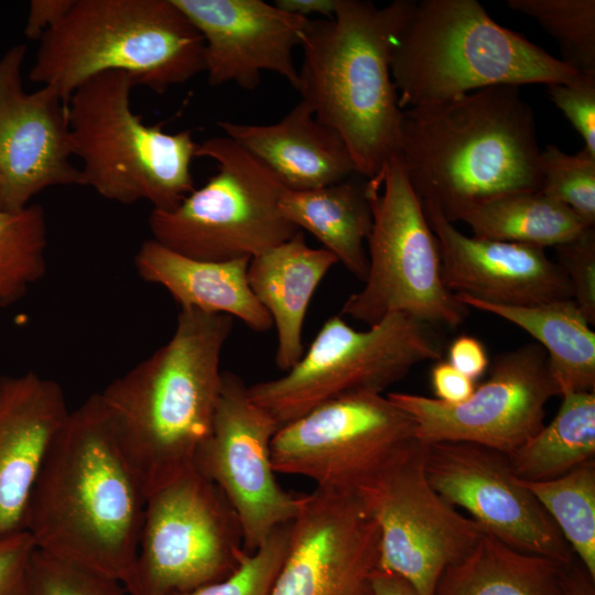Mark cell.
<instances>
[{
  "mask_svg": "<svg viewBox=\"0 0 595 595\" xmlns=\"http://www.w3.org/2000/svg\"><path fill=\"white\" fill-rule=\"evenodd\" d=\"M278 422L253 402L242 379L221 374V388L209 434L194 467L213 482L235 510L247 552L258 549L279 526L298 513L300 495L284 490L275 479L271 441Z\"/></svg>",
  "mask_w": 595,
  "mask_h": 595,
  "instance_id": "9a60e30c",
  "label": "cell"
},
{
  "mask_svg": "<svg viewBox=\"0 0 595 595\" xmlns=\"http://www.w3.org/2000/svg\"><path fill=\"white\" fill-rule=\"evenodd\" d=\"M422 204L437 240L442 279L454 294L508 306L572 299L566 277L543 248L469 237L435 204Z\"/></svg>",
  "mask_w": 595,
  "mask_h": 595,
  "instance_id": "ffe728a7",
  "label": "cell"
},
{
  "mask_svg": "<svg viewBox=\"0 0 595 595\" xmlns=\"http://www.w3.org/2000/svg\"><path fill=\"white\" fill-rule=\"evenodd\" d=\"M458 220L475 237L543 249L564 244L588 227L567 206L540 191L490 198L464 210Z\"/></svg>",
  "mask_w": 595,
  "mask_h": 595,
  "instance_id": "83f0119b",
  "label": "cell"
},
{
  "mask_svg": "<svg viewBox=\"0 0 595 595\" xmlns=\"http://www.w3.org/2000/svg\"><path fill=\"white\" fill-rule=\"evenodd\" d=\"M232 322L227 314L181 309L171 338L98 392L145 497L194 466L212 428Z\"/></svg>",
  "mask_w": 595,
  "mask_h": 595,
  "instance_id": "7a4b0ae2",
  "label": "cell"
},
{
  "mask_svg": "<svg viewBox=\"0 0 595 595\" xmlns=\"http://www.w3.org/2000/svg\"><path fill=\"white\" fill-rule=\"evenodd\" d=\"M0 209H3V207H2V181H1V177H0Z\"/></svg>",
  "mask_w": 595,
  "mask_h": 595,
  "instance_id": "f6af8a7d",
  "label": "cell"
},
{
  "mask_svg": "<svg viewBox=\"0 0 595 595\" xmlns=\"http://www.w3.org/2000/svg\"><path fill=\"white\" fill-rule=\"evenodd\" d=\"M414 437L415 422L387 396L349 394L280 426L271 441V462L275 473L355 491Z\"/></svg>",
  "mask_w": 595,
  "mask_h": 595,
  "instance_id": "4fadbf2b",
  "label": "cell"
},
{
  "mask_svg": "<svg viewBox=\"0 0 595 595\" xmlns=\"http://www.w3.org/2000/svg\"><path fill=\"white\" fill-rule=\"evenodd\" d=\"M540 192L573 210L588 227L595 225V154L585 148L567 154L550 144L540 153Z\"/></svg>",
  "mask_w": 595,
  "mask_h": 595,
  "instance_id": "d6a6232c",
  "label": "cell"
},
{
  "mask_svg": "<svg viewBox=\"0 0 595 595\" xmlns=\"http://www.w3.org/2000/svg\"><path fill=\"white\" fill-rule=\"evenodd\" d=\"M436 328L405 313L389 314L366 331L332 316L284 376L249 386L248 394L279 426L336 398L382 394L415 365L441 360Z\"/></svg>",
  "mask_w": 595,
  "mask_h": 595,
  "instance_id": "30bf717a",
  "label": "cell"
},
{
  "mask_svg": "<svg viewBox=\"0 0 595 595\" xmlns=\"http://www.w3.org/2000/svg\"><path fill=\"white\" fill-rule=\"evenodd\" d=\"M435 399L446 403H461L474 392L475 381L455 369L447 361L439 360L431 371Z\"/></svg>",
  "mask_w": 595,
  "mask_h": 595,
  "instance_id": "ab89813d",
  "label": "cell"
},
{
  "mask_svg": "<svg viewBox=\"0 0 595 595\" xmlns=\"http://www.w3.org/2000/svg\"><path fill=\"white\" fill-rule=\"evenodd\" d=\"M245 551L235 510L193 466L147 497L129 595H169L223 580Z\"/></svg>",
  "mask_w": 595,
  "mask_h": 595,
  "instance_id": "8fae6325",
  "label": "cell"
},
{
  "mask_svg": "<svg viewBox=\"0 0 595 595\" xmlns=\"http://www.w3.org/2000/svg\"><path fill=\"white\" fill-rule=\"evenodd\" d=\"M250 259L202 261L148 239L136 252L134 266L144 281L163 286L181 309L227 314L263 333L273 322L249 285Z\"/></svg>",
  "mask_w": 595,
  "mask_h": 595,
  "instance_id": "603a6c76",
  "label": "cell"
},
{
  "mask_svg": "<svg viewBox=\"0 0 595 595\" xmlns=\"http://www.w3.org/2000/svg\"><path fill=\"white\" fill-rule=\"evenodd\" d=\"M547 91L578 132L584 148L595 154V74H577L567 83L549 84Z\"/></svg>",
  "mask_w": 595,
  "mask_h": 595,
  "instance_id": "8d00e7d4",
  "label": "cell"
},
{
  "mask_svg": "<svg viewBox=\"0 0 595 595\" xmlns=\"http://www.w3.org/2000/svg\"><path fill=\"white\" fill-rule=\"evenodd\" d=\"M35 550L26 532L0 539V595H28L30 563Z\"/></svg>",
  "mask_w": 595,
  "mask_h": 595,
  "instance_id": "74e56055",
  "label": "cell"
},
{
  "mask_svg": "<svg viewBox=\"0 0 595 595\" xmlns=\"http://www.w3.org/2000/svg\"><path fill=\"white\" fill-rule=\"evenodd\" d=\"M556 263L570 284L572 300L589 324H595V230L586 227L555 247Z\"/></svg>",
  "mask_w": 595,
  "mask_h": 595,
  "instance_id": "d590c367",
  "label": "cell"
},
{
  "mask_svg": "<svg viewBox=\"0 0 595 595\" xmlns=\"http://www.w3.org/2000/svg\"><path fill=\"white\" fill-rule=\"evenodd\" d=\"M560 45V58L577 74H595V0H508Z\"/></svg>",
  "mask_w": 595,
  "mask_h": 595,
  "instance_id": "1f68e13d",
  "label": "cell"
},
{
  "mask_svg": "<svg viewBox=\"0 0 595 595\" xmlns=\"http://www.w3.org/2000/svg\"><path fill=\"white\" fill-rule=\"evenodd\" d=\"M559 394L545 350L531 343L498 355L488 378L461 403L407 392L387 397L413 419L422 443L466 442L510 454L541 430L545 405Z\"/></svg>",
  "mask_w": 595,
  "mask_h": 595,
  "instance_id": "5bb4252c",
  "label": "cell"
},
{
  "mask_svg": "<svg viewBox=\"0 0 595 595\" xmlns=\"http://www.w3.org/2000/svg\"><path fill=\"white\" fill-rule=\"evenodd\" d=\"M380 532L355 491L300 495L285 558L270 595H372Z\"/></svg>",
  "mask_w": 595,
  "mask_h": 595,
  "instance_id": "e0dca14e",
  "label": "cell"
},
{
  "mask_svg": "<svg viewBox=\"0 0 595 595\" xmlns=\"http://www.w3.org/2000/svg\"><path fill=\"white\" fill-rule=\"evenodd\" d=\"M446 361L474 381L482 377L489 366L484 344L469 335H461L451 343Z\"/></svg>",
  "mask_w": 595,
  "mask_h": 595,
  "instance_id": "f35d334b",
  "label": "cell"
},
{
  "mask_svg": "<svg viewBox=\"0 0 595 595\" xmlns=\"http://www.w3.org/2000/svg\"><path fill=\"white\" fill-rule=\"evenodd\" d=\"M565 566L518 551L488 532L441 575L434 595H565Z\"/></svg>",
  "mask_w": 595,
  "mask_h": 595,
  "instance_id": "4316f807",
  "label": "cell"
},
{
  "mask_svg": "<svg viewBox=\"0 0 595 595\" xmlns=\"http://www.w3.org/2000/svg\"><path fill=\"white\" fill-rule=\"evenodd\" d=\"M455 295L465 306L499 316L530 334L547 353L560 396L594 391L595 333L572 299L508 306Z\"/></svg>",
  "mask_w": 595,
  "mask_h": 595,
  "instance_id": "d4e9b609",
  "label": "cell"
},
{
  "mask_svg": "<svg viewBox=\"0 0 595 595\" xmlns=\"http://www.w3.org/2000/svg\"><path fill=\"white\" fill-rule=\"evenodd\" d=\"M367 178H348L306 191L285 190L279 207L286 220L316 237L359 280L368 272L365 244L372 226Z\"/></svg>",
  "mask_w": 595,
  "mask_h": 595,
  "instance_id": "484cf974",
  "label": "cell"
},
{
  "mask_svg": "<svg viewBox=\"0 0 595 595\" xmlns=\"http://www.w3.org/2000/svg\"><path fill=\"white\" fill-rule=\"evenodd\" d=\"M137 86L125 72L98 74L67 101L72 156L82 162L80 185L121 204L149 202L171 210L195 190L197 142L190 129L169 133L133 112Z\"/></svg>",
  "mask_w": 595,
  "mask_h": 595,
  "instance_id": "52a82bcc",
  "label": "cell"
},
{
  "mask_svg": "<svg viewBox=\"0 0 595 595\" xmlns=\"http://www.w3.org/2000/svg\"><path fill=\"white\" fill-rule=\"evenodd\" d=\"M372 595H418V593L398 574L378 569L372 576Z\"/></svg>",
  "mask_w": 595,
  "mask_h": 595,
  "instance_id": "ee69618b",
  "label": "cell"
},
{
  "mask_svg": "<svg viewBox=\"0 0 595 595\" xmlns=\"http://www.w3.org/2000/svg\"><path fill=\"white\" fill-rule=\"evenodd\" d=\"M145 494L98 393L69 411L34 485L24 531L37 550L134 581Z\"/></svg>",
  "mask_w": 595,
  "mask_h": 595,
  "instance_id": "6da1fadb",
  "label": "cell"
},
{
  "mask_svg": "<svg viewBox=\"0 0 595 595\" xmlns=\"http://www.w3.org/2000/svg\"><path fill=\"white\" fill-rule=\"evenodd\" d=\"M577 73L477 0L415 2L391 60L402 110L493 86L567 83Z\"/></svg>",
  "mask_w": 595,
  "mask_h": 595,
  "instance_id": "8992f818",
  "label": "cell"
},
{
  "mask_svg": "<svg viewBox=\"0 0 595 595\" xmlns=\"http://www.w3.org/2000/svg\"><path fill=\"white\" fill-rule=\"evenodd\" d=\"M273 4L283 12L304 19H310L313 14L322 19H333L337 0H275Z\"/></svg>",
  "mask_w": 595,
  "mask_h": 595,
  "instance_id": "b9f144b4",
  "label": "cell"
},
{
  "mask_svg": "<svg viewBox=\"0 0 595 595\" xmlns=\"http://www.w3.org/2000/svg\"><path fill=\"white\" fill-rule=\"evenodd\" d=\"M47 229L41 205L0 209V307L21 300L46 271Z\"/></svg>",
  "mask_w": 595,
  "mask_h": 595,
  "instance_id": "4dcf8cb0",
  "label": "cell"
},
{
  "mask_svg": "<svg viewBox=\"0 0 595 595\" xmlns=\"http://www.w3.org/2000/svg\"><path fill=\"white\" fill-rule=\"evenodd\" d=\"M431 486L466 509L486 532L518 551L562 566L575 555L547 510L515 474L507 454L466 442L426 444Z\"/></svg>",
  "mask_w": 595,
  "mask_h": 595,
  "instance_id": "2e32d148",
  "label": "cell"
},
{
  "mask_svg": "<svg viewBox=\"0 0 595 595\" xmlns=\"http://www.w3.org/2000/svg\"><path fill=\"white\" fill-rule=\"evenodd\" d=\"M217 125L224 136L267 166L286 190L317 188L357 173L343 139L321 123L303 100L275 123L223 120Z\"/></svg>",
  "mask_w": 595,
  "mask_h": 595,
  "instance_id": "7402d4cb",
  "label": "cell"
},
{
  "mask_svg": "<svg viewBox=\"0 0 595 595\" xmlns=\"http://www.w3.org/2000/svg\"><path fill=\"white\" fill-rule=\"evenodd\" d=\"M73 0H32L24 28L29 40L39 41L65 14Z\"/></svg>",
  "mask_w": 595,
  "mask_h": 595,
  "instance_id": "60d3db41",
  "label": "cell"
},
{
  "mask_svg": "<svg viewBox=\"0 0 595 595\" xmlns=\"http://www.w3.org/2000/svg\"><path fill=\"white\" fill-rule=\"evenodd\" d=\"M204 40L173 0H73L39 40L29 79L67 104L87 79L125 72L162 94L205 71Z\"/></svg>",
  "mask_w": 595,
  "mask_h": 595,
  "instance_id": "5b68a950",
  "label": "cell"
},
{
  "mask_svg": "<svg viewBox=\"0 0 595 595\" xmlns=\"http://www.w3.org/2000/svg\"><path fill=\"white\" fill-rule=\"evenodd\" d=\"M415 1L377 7L337 0L333 19H307L296 91L315 118L336 131L369 180L399 155L403 113L391 60Z\"/></svg>",
  "mask_w": 595,
  "mask_h": 595,
  "instance_id": "277c9868",
  "label": "cell"
},
{
  "mask_svg": "<svg viewBox=\"0 0 595 595\" xmlns=\"http://www.w3.org/2000/svg\"><path fill=\"white\" fill-rule=\"evenodd\" d=\"M522 482L595 578V458L550 480Z\"/></svg>",
  "mask_w": 595,
  "mask_h": 595,
  "instance_id": "f546056e",
  "label": "cell"
},
{
  "mask_svg": "<svg viewBox=\"0 0 595 595\" xmlns=\"http://www.w3.org/2000/svg\"><path fill=\"white\" fill-rule=\"evenodd\" d=\"M366 185L372 213L368 272L364 288L348 296L340 313L369 326L392 313L435 327L459 326L468 307L442 279L436 237L399 158Z\"/></svg>",
  "mask_w": 595,
  "mask_h": 595,
  "instance_id": "ba28073f",
  "label": "cell"
},
{
  "mask_svg": "<svg viewBox=\"0 0 595 595\" xmlns=\"http://www.w3.org/2000/svg\"><path fill=\"white\" fill-rule=\"evenodd\" d=\"M563 587L565 595H595V578L576 556L563 570Z\"/></svg>",
  "mask_w": 595,
  "mask_h": 595,
  "instance_id": "7bdbcfd3",
  "label": "cell"
},
{
  "mask_svg": "<svg viewBox=\"0 0 595 595\" xmlns=\"http://www.w3.org/2000/svg\"><path fill=\"white\" fill-rule=\"evenodd\" d=\"M196 158H208L217 172L171 210L152 209L154 241L202 261L252 258L299 231L282 215L286 190L253 155L226 136L197 144Z\"/></svg>",
  "mask_w": 595,
  "mask_h": 595,
  "instance_id": "9c48e42d",
  "label": "cell"
},
{
  "mask_svg": "<svg viewBox=\"0 0 595 595\" xmlns=\"http://www.w3.org/2000/svg\"><path fill=\"white\" fill-rule=\"evenodd\" d=\"M533 111L518 86L404 110L399 161L421 202L452 223L490 198L541 187Z\"/></svg>",
  "mask_w": 595,
  "mask_h": 595,
  "instance_id": "3957f363",
  "label": "cell"
},
{
  "mask_svg": "<svg viewBox=\"0 0 595 595\" xmlns=\"http://www.w3.org/2000/svg\"><path fill=\"white\" fill-rule=\"evenodd\" d=\"M204 40L210 86L234 83L256 89L263 72L283 77L294 89L299 72L293 51L307 19L263 0H173Z\"/></svg>",
  "mask_w": 595,
  "mask_h": 595,
  "instance_id": "d6986e66",
  "label": "cell"
},
{
  "mask_svg": "<svg viewBox=\"0 0 595 595\" xmlns=\"http://www.w3.org/2000/svg\"><path fill=\"white\" fill-rule=\"evenodd\" d=\"M426 444L412 439L355 493L380 532L379 569L434 595L443 572L464 558L485 530L431 486Z\"/></svg>",
  "mask_w": 595,
  "mask_h": 595,
  "instance_id": "7c38bea8",
  "label": "cell"
},
{
  "mask_svg": "<svg viewBox=\"0 0 595 595\" xmlns=\"http://www.w3.org/2000/svg\"><path fill=\"white\" fill-rule=\"evenodd\" d=\"M26 46L0 57V177L2 207L20 210L47 187L80 185L72 163L67 104L51 86L28 91L22 80Z\"/></svg>",
  "mask_w": 595,
  "mask_h": 595,
  "instance_id": "ac0fdd59",
  "label": "cell"
},
{
  "mask_svg": "<svg viewBox=\"0 0 595 595\" xmlns=\"http://www.w3.org/2000/svg\"><path fill=\"white\" fill-rule=\"evenodd\" d=\"M28 595H128L105 574L35 550L30 563Z\"/></svg>",
  "mask_w": 595,
  "mask_h": 595,
  "instance_id": "e575fe53",
  "label": "cell"
},
{
  "mask_svg": "<svg viewBox=\"0 0 595 595\" xmlns=\"http://www.w3.org/2000/svg\"><path fill=\"white\" fill-rule=\"evenodd\" d=\"M290 533L291 522L277 527L258 549L245 551L238 566L225 578L169 595H270L286 554Z\"/></svg>",
  "mask_w": 595,
  "mask_h": 595,
  "instance_id": "836d02e7",
  "label": "cell"
},
{
  "mask_svg": "<svg viewBox=\"0 0 595 595\" xmlns=\"http://www.w3.org/2000/svg\"><path fill=\"white\" fill-rule=\"evenodd\" d=\"M562 398L553 420L507 454L522 480H550L595 458V392H569Z\"/></svg>",
  "mask_w": 595,
  "mask_h": 595,
  "instance_id": "f1b7e54d",
  "label": "cell"
},
{
  "mask_svg": "<svg viewBox=\"0 0 595 595\" xmlns=\"http://www.w3.org/2000/svg\"><path fill=\"white\" fill-rule=\"evenodd\" d=\"M68 413L55 380L32 370L0 376V539L25 532L34 485Z\"/></svg>",
  "mask_w": 595,
  "mask_h": 595,
  "instance_id": "44dd1931",
  "label": "cell"
},
{
  "mask_svg": "<svg viewBox=\"0 0 595 595\" xmlns=\"http://www.w3.org/2000/svg\"><path fill=\"white\" fill-rule=\"evenodd\" d=\"M337 262L325 248L310 247L302 231L250 259L248 282L275 325V365L281 371L303 356L302 328L310 301Z\"/></svg>",
  "mask_w": 595,
  "mask_h": 595,
  "instance_id": "cb8c5ba5",
  "label": "cell"
}]
</instances>
